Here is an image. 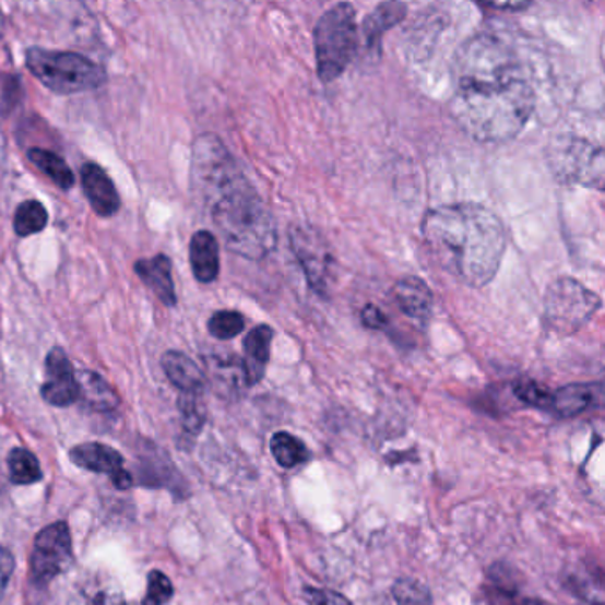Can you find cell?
I'll return each mask as SVG.
<instances>
[{"instance_id":"cell-1","label":"cell","mask_w":605,"mask_h":605,"mask_svg":"<svg viewBox=\"0 0 605 605\" xmlns=\"http://www.w3.org/2000/svg\"><path fill=\"white\" fill-rule=\"evenodd\" d=\"M535 91L515 50L493 34H478L454 59L450 112L468 138L505 144L524 130Z\"/></svg>"},{"instance_id":"cell-2","label":"cell","mask_w":605,"mask_h":605,"mask_svg":"<svg viewBox=\"0 0 605 605\" xmlns=\"http://www.w3.org/2000/svg\"><path fill=\"white\" fill-rule=\"evenodd\" d=\"M192 187L229 251L252 261L274 251V215L235 156L213 133H203L194 142Z\"/></svg>"},{"instance_id":"cell-3","label":"cell","mask_w":605,"mask_h":605,"mask_svg":"<svg viewBox=\"0 0 605 605\" xmlns=\"http://www.w3.org/2000/svg\"><path fill=\"white\" fill-rule=\"evenodd\" d=\"M422 233L434 260L471 288L487 286L501 269L507 227L482 204L437 206L423 218Z\"/></svg>"},{"instance_id":"cell-4","label":"cell","mask_w":605,"mask_h":605,"mask_svg":"<svg viewBox=\"0 0 605 605\" xmlns=\"http://www.w3.org/2000/svg\"><path fill=\"white\" fill-rule=\"evenodd\" d=\"M25 64L47 90L57 95L98 90L107 81L104 68L82 54L33 47L25 54Z\"/></svg>"},{"instance_id":"cell-5","label":"cell","mask_w":605,"mask_h":605,"mask_svg":"<svg viewBox=\"0 0 605 605\" xmlns=\"http://www.w3.org/2000/svg\"><path fill=\"white\" fill-rule=\"evenodd\" d=\"M357 52V13L348 2L332 5L315 27V56L318 79L323 84L337 81Z\"/></svg>"},{"instance_id":"cell-6","label":"cell","mask_w":605,"mask_h":605,"mask_svg":"<svg viewBox=\"0 0 605 605\" xmlns=\"http://www.w3.org/2000/svg\"><path fill=\"white\" fill-rule=\"evenodd\" d=\"M547 164L559 183L604 189V152L588 139L561 133L547 147Z\"/></svg>"},{"instance_id":"cell-7","label":"cell","mask_w":605,"mask_h":605,"mask_svg":"<svg viewBox=\"0 0 605 605\" xmlns=\"http://www.w3.org/2000/svg\"><path fill=\"white\" fill-rule=\"evenodd\" d=\"M602 300L595 292L572 277H559L545 294V323L556 334H576L592 322Z\"/></svg>"},{"instance_id":"cell-8","label":"cell","mask_w":605,"mask_h":605,"mask_svg":"<svg viewBox=\"0 0 605 605\" xmlns=\"http://www.w3.org/2000/svg\"><path fill=\"white\" fill-rule=\"evenodd\" d=\"M289 247L302 266L309 288L318 297H331L332 284L336 281V258L322 233L309 224L289 227Z\"/></svg>"},{"instance_id":"cell-9","label":"cell","mask_w":605,"mask_h":605,"mask_svg":"<svg viewBox=\"0 0 605 605\" xmlns=\"http://www.w3.org/2000/svg\"><path fill=\"white\" fill-rule=\"evenodd\" d=\"M71 559H73V547H71L68 525L64 522L47 525L34 539L33 554H31V579L34 584L45 586L70 567Z\"/></svg>"},{"instance_id":"cell-10","label":"cell","mask_w":605,"mask_h":605,"mask_svg":"<svg viewBox=\"0 0 605 605\" xmlns=\"http://www.w3.org/2000/svg\"><path fill=\"white\" fill-rule=\"evenodd\" d=\"M47 380L41 385V398L52 407H70L79 402L81 391L76 382L75 369L68 359L67 352L56 346L48 352L47 360Z\"/></svg>"},{"instance_id":"cell-11","label":"cell","mask_w":605,"mask_h":605,"mask_svg":"<svg viewBox=\"0 0 605 605\" xmlns=\"http://www.w3.org/2000/svg\"><path fill=\"white\" fill-rule=\"evenodd\" d=\"M70 459L73 464L85 471L107 474L118 490H128L132 487V474L124 468L123 456L110 446L99 444V442L79 444L70 451Z\"/></svg>"},{"instance_id":"cell-12","label":"cell","mask_w":605,"mask_h":605,"mask_svg":"<svg viewBox=\"0 0 605 605\" xmlns=\"http://www.w3.org/2000/svg\"><path fill=\"white\" fill-rule=\"evenodd\" d=\"M82 189L85 198L90 201L91 209L95 210L99 217H112L119 212L121 199H119L118 189L110 180V176L105 173L95 162H87L81 170Z\"/></svg>"},{"instance_id":"cell-13","label":"cell","mask_w":605,"mask_h":605,"mask_svg":"<svg viewBox=\"0 0 605 605\" xmlns=\"http://www.w3.org/2000/svg\"><path fill=\"white\" fill-rule=\"evenodd\" d=\"M272 340H274V329L266 323L254 327L247 334L244 341V360H241V371L247 385H258L265 377Z\"/></svg>"},{"instance_id":"cell-14","label":"cell","mask_w":605,"mask_h":605,"mask_svg":"<svg viewBox=\"0 0 605 605\" xmlns=\"http://www.w3.org/2000/svg\"><path fill=\"white\" fill-rule=\"evenodd\" d=\"M394 302L416 322H426L431 317L434 309V294L430 286L416 275H407L398 281L393 288Z\"/></svg>"},{"instance_id":"cell-15","label":"cell","mask_w":605,"mask_h":605,"mask_svg":"<svg viewBox=\"0 0 605 605\" xmlns=\"http://www.w3.org/2000/svg\"><path fill=\"white\" fill-rule=\"evenodd\" d=\"M133 269L139 280L152 289L164 306L175 308L178 298L173 283V265L166 254H156L150 260H139Z\"/></svg>"},{"instance_id":"cell-16","label":"cell","mask_w":605,"mask_h":605,"mask_svg":"<svg viewBox=\"0 0 605 605\" xmlns=\"http://www.w3.org/2000/svg\"><path fill=\"white\" fill-rule=\"evenodd\" d=\"M162 369L169 382L181 394L203 396L204 389H206V377L194 360L187 355L176 351L166 352L162 357Z\"/></svg>"},{"instance_id":"cell-17","label":"cell","mask_w":605,"mask_h":605,"mask_svg":"<svg viewBox=\"0 0 605 605\" xmlns=\"http://www.w3.org/2000/svg\"><path fill=\"white\" fill-rule=\"evenodd\" d=\"M190 266L199 283L210 284L217 280L221 272L217 237L212 232L201 229L190 240Z\"/></svg>"},{"instance_id":"cell-18","label":"cell","mask_w":605,"mask_h":605,"mask_svg":"<svg viewBox=\"0 0 605 605\" xmlns=\"http://www.w3.org/2000/svg\"><path fill=\"white\" fill-rule=\"evenodd\" d=\"M601 385L595 383H570L553 393V407L561 417L579 416L582 412L593 407L596 398L601 396Z\"/></svg>"},{"instance_id":"cell-19","label":"cell","mask_w":605,"mask_h":605,"mask_svg":"<svg viewBox=\"0 0 605 605\" xmlns=\"http://www.w3.org/2000/svg\"><path fill=\"white\" fill-rule=\"evenodd\" d=\"M76 375V382H79V402L84 403L85 407L96 412H110L114 408H118L119 398L110 388L107 380L102 379L95 371L84 369L81 373Z\"/></svg>"},{"instance_id":"cell-20","label":"cell","mask_w":605,"mask_h":605,"mask_svg":"<svg viewBox=\"0 0 605 605\" xmlns=\"http://www.w3.org/2000/svg\"><path fill=\"white\" fill-rule=\"evenodd\" d=\"M405 16H407V5L402 2H383V4L377 5L366 16L365 24H363L366 45L369 48L380 47L383 34L400 24Z\"/></svg>"},{"instance_id":"cell-21","label":"cell","mask_w":605,"mask_h":605,"mask_svg":"<svg viewBox=\"0 0 605 605\" xmlns=\"http://www.w3.org/2000/svg\"><path fill=\"white\" fill-rule=\"evenodd\" d=\"M27 156L28 161L33 162L34 166L38 167L43 175L47 176L48 180L59 189L68 190L75 183V176L67 161L50 150L33 147V150H28Z\"/></svg>"},{"instance_id":"cell-22","label":"cell","mask_w":605,"mask_h":605,"mask_svg":"<svg viewBox=\"0 0 605 605\" xmlns=\"http://www.w3.org/2000/svg\"><path fill=\"white\" fill-rule=\"evenodd\" d=\"M270 451L275 462L284 468H294L308 462L309 451L302 440L288 431H277L270 440Z\"/></svg>"},{"instance_id":"cell-23","label":"cell","mask_w":605,"mask_h":605,"mask_svg":"<svg viewBox=\"0 0 605 605\" xmlns=\"http://www.w3.org/2000/svg\"><path fill=\"white\" fill-rule=\"evenodd\" d=\"M48 224V212L36 199H27L14 210L13 227L19 237L41 233Z\"/></svg>"},{"instance_id":"cell-24","label":"cell","mask_w":605,"mask_h":605,"mask_svg":"<svg viewBox=\"0 0 605 605\" xmlns=\"http://www.w3.org/2000/svg\"><path fill=\"white\" fill-rule=\"evenodd\" d=\"M71 605H124L119 588L105 579H91L79 588Z\"/></svg>"},{"instance_id":"cell-25","label":"cell","mask_w":605,"mask_h":605,"mask_svg":"<svg viewBox=\"0 0 605 605\" xmlns=\"http://www.w3.org/2000/svg\"><path fill=\"white\" fill-rule=\"evenodd\" d=\"M10 478L14 485H33L43 478L41 465L36 454L25 448H14L8 456Z\"/></svg>"},{"instance_id":"cell-26","label":"cell","mask_w":605,"mask_h":605,"mask_svg":"<svg viewBox=\"0 0 605 605\" xmlns=\"http://www.w3.org/2000/svg\"><path fill=\"white\" fill-rule=\"evenodd\" d=\"M244 329H246V318L238 311L224 309V311L213 312L209 320V332L215 340H233L241 334Z\"/></svg>"},{"instance_id":"cell-27","label":"cell","mask_w":605,"mask_h":605,"mask_svg":"<svg viewBox=\"0 0 605 605\" xmlns=\"http://www.w3.org/2000/svg\"><path fill=\"white\" fill-rule=\"evenodd\" d=\"M393 598L398 605H431V593L416 579H398L393 586Z\"/></svg>"},{"instance_id":"cell-28","label":"cell","mask_w":605,"mask_h":605,"mask_svg":"<svg viewBox=\"0 0 605 605\" xmlns=\"http://www.w3.org/2000/svg\"><path fill=\"white\" fill-rule=\"evenodd\" d=\"M513 394L531 407L544 408V411L553 407V393L535 380H517L513 383Z\"/></svg>"},{"instance_id":"cell-29","label":"cell","mask_w":605,"mask_h":605,"mask_svg":"<svg viewBox=\"0 0 605 605\" xmlns=\"http://www.w3.org/2000/svg\"><path fill=\"white\" fill-rule=\"evenodd\" d=\"M175 595V588L170 584L166 573L153 570L147 576V593L142 598V605H166Z\"/></svg>"},{"instance_id":"cell-30","label":"cell","mask_w":605,"mask_h":605,"mask_svg":"<svg viewBox=\"0 0 605 605\" xmlns=\"http://www.w3.org/2000/svg\"><path fill=\"white\" fill-rule=\"evenodd\" d=\"M180 412L183 425L190 434H198L203 428L204 419H206V412H204L203 402L201 396H194V394H181L180 398Z\"/></svg>"},{"instance_id":"cell-31","label":"cell","mask_w":605,"mask_h":605,"mask_svg":"<svg viewBox=\"0 0 605 605\" xmlns=\"http://www.w3.org/2000/svg\"><path fill=\"white\" fill-rule=\"evenodd\" d=\"M306 601H308V605H352V602L341 593L332 592V590H318V588L306 590Z\"/></svg>"},{"instance_id":"cell-32","label":"cell","mask_w":605,"mask_h":605,"mask_svg":"<svg viewBox=\"0 0 605 605\" xmlns=\"http://www.w3.org/2000/svg\"><path fill=\"white\" fill-rule=\"evenodd\" d=\"M360 322L366 329H371V331H382L385 327L389 325V318L379 306L375 304H368L360 311Z\"/></svg>"},{"instance_id":"cell-33","label":"cell","mask_w":605,"mask_h":605,"mask_svg":"<svg viewBox=\"0 0 605 605\" xmlns=\"http://www.w3.org/2000/svg\"><path fill=\"white\" fill-rule=\"evenodd\" d=\"M14 572V558L10 550L0 547V598L4 595L5 588L10 584Z\"/></svg>"},{"instance_id":"cell-34","label":"cell","mask_w":605,"mask_h":605,"mask_svg":"<svg viewBox=\"0 0 605 605\" xmlns=\"http://www.w3.org/2000/svg\"><path fill=\"white\" fill-rule=\"evenodd\" d=\"M531 2H505V4H497V2H479V8L483 10L494 11H522L530 8Z\"/></svg>"},{"instance_id":"cell-35","label":"cell","mask_w":605,"mask_h":605,"mask_svg":"<svg viewBox=\"0 0 605 605\" xmlns=\"http://www.w3.org/2000/svg\"><path fill=\"white\" fill-rule=\"evenodd\" d=\"M515 605H550V604H547V602H542V601H522Z\"/></svg>"},{"instance_id":"cell-36","label":"cell","mask_w":605,"mask_h":605,"mask_svg":"<svg viewBox=\"0 0 605 605\" xmlns=\"http://www.w3.org/2000/svg\"><path fill=\"white\" fill-rule=\"evenodd\" d=\"M4 36V14L0 11V38Z\"/></svg>"}]
</instances>
